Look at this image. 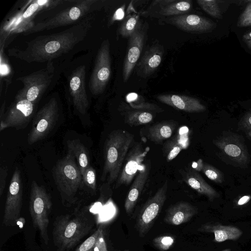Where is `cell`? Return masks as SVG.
Returning <instances> with one entry per match:
<instances>
[{
    "label": "cell",
    "instance_id": "6da1fadb",
    "mask_svg": "<svg viewBox=\"0 0 251 251\" xmlns=\"http://www.w3.org/2000/svg\"><path fill=\"white\" fill-rule=\"evenodd\" d=\"M90 17L64 31L40 36L28 42L24 49L9 50L10 55L28 63L50 61L71 50L86 36L91 27Z\"/></svg>",
    "mask_w": 251,
    "mask_h": 251
},
{
    "label": "cell",
    "instance_id": "7a4b0ae2",
    "mask_svg": "<svg viewBox=\"0 0 251 251\" xmlns=\"http://www.w3.org/2000/svg\"><path fill=\"white\" fill-rule=\"evenodd\" d=\"M94 224L84 210L57 216L53 224L52 238L57 251L73 249L92 230Z\"/></svg>",
    "mask_w": 251,
    "mask_h": 251
},
{
    "label": "cell",
    "instance_id": "3957f363",
    "mask_svg": "<svg viewBox=\"0 0 251 251\" xmlns=\"http://www.w3.org/2000/svg\"><path fill=\"white\" fill-rule=\"evenodd\" d=\"M134 135L123 129L111 131L104 145V165L100 180L107 179L108 184L116 181L130 148L132 147Z\"/></svg>",
    "mask_w": 251,
    "mask_h": 251
},
{
    "label": "cell",
    "instance_id": "277c9868",
    "mask_svg": "<svg viewBox=\"0 0 251 251\" xmlns=\"http://www.w3.org/2000/svg\"><path fill=\"white\" fill-rule=\"evenodd\" d=\"M53 178L62 201L72 204L76 200V193L83 183L82 176L76 159L68 152L58 160L52 170Z\"/></svg>",
    "mask_w": 251,
    "mask_h": 251
},
{
    "label": "cell",
    "instance_id": "5b68a950",
    "mask_svg": "<svg viewBox=\"0 0 251 251\" xmlns=\"http://www.w3.org/2000/svg\"><path fill=\"white\" fill-rule=\"evenodd\" d=\"M50 194L45 187L33 180L31 182L29 197V212L34 228L46 245L49 241L48 227L49 215L52 208Z\"/></svg>",
    "mask_w": 251,
    "mask_h": 251
},
{
    "label": "cell",
    "instance_id": "8992f818",
    "mask_svg": "<svg viewBox=\"0 0 251 251\" xmlns=\"http://www.w3.org/2000/svg\"><path fill=\"white\" fill-rule=\"evenodd\" d=\"M58 115L57 102L52 98L37 113L28 135V143L32 145L46 137L55 125Z\"/></svg>",
    "mask_w": 251,
    "mask_h": 251
},
{
    "label": "cell",
    "instance_id": "52a82bcc",
    "mask_svg": "<svg viewBox=\"0 0 251 251\" xmlns=\"http://www.w3.org/2000/svg\"><path fill=\"white\" fill-rule=\"evenodd\" d=\"M111 73L110 43L106 39L102 42L98 50L89 80V87L92 94L97 95L103 92L110 79Z\"/></svg>",
    "mask_w": 251,
    "mask_h": 251
},
{
    "label": "cell",
    "instance_id": "ba28073f",
    "mask_svg": "<svg viewBox=\"0 0 251 251\" xmlns=\"http://www.w3.org/2000/svg\"><path fill=\"white\" fill-rule=\"evenodd\" d=\"M96 1L94 0L79 1L75 5L64 10L54 17L37 24L27 32L41 31L74 23L85 15Z\"/></svg>",
    "mask_w": 251,
    "mask_h": 251
},
{
    "label": "cell",
    "instance_id": "9c48e42d",
    "mask_svg": "<svg viewBox=\"0 0 251 251\" xmlns=\"http://www.w3.org/2000/svg\"><path fill=\"white\" fill-rule=\"evenodd\" d=\"M23 184L21 171L16 168L9 185L5 204L2 224L15 226L21 217L23 200Z\"/></svg>",
    "mask_w": 251,
    "mask_h": 251
},
{
    "label": "cell",
    "instance_id": "30bf717a",
    "mask_svg": "<svg viewBox=\"0 0 251 251\" xmlns=\"http://www.w3.org/2000/svg\"><path fill=\"white\" fill-rule=\"evenodd\" d=\"M168 180L144 204L137 219L136 228L140 236H144L151 227L167 199Z\"/></svg>",
    "mask_w": 251,
    "mask_h": 251
},
{
    "label": "cell",
    "instance_id": "8fae6325",
    "mask_svg": "<svg viewBox=\"0 0 251 251\" xmlns=\"http://www.w3.org/2000/svg\"><path fill=\"white\" fill-rule=\"evenodd\" d=\"M53 75V71L47 68L18 78L24 86L15 98H25L34 104L51 82Z\"/></svg>",
    "mask_w": 251,
    "mask_h": 251
},
{
    "label": "cell",
    "instance_id": "7c38bea8",
    "mask_svg": "<svg viewBox=\"0 0 251 251\" xmlns=\"http://www.w3.org/2000/svg\"><path fill=\"white\" fill-rule=\"evenodd\" d=\"M34 104L25 98L17 99L10 106L0 120V131L9 127L25 128L33 115Z\"/></svg>",
    "mask_w": 251,
    "mask_h": 251
},
{
    "label": "cell",
    "instance_id": "4fadbf2b",
    "mask_svg": "<svg viewBox=\"0 0 251 251\" xmlns=\"http://www.w3.org/2000/svg\"><path fill=\"white\" fill-rule=\"evenodd\" d=\"M149 150V148L144 149L140 143H136L132 146L125 158L114 188L130 183L143 165Z\"/></svg>",
    "mask_w": 251,
    "mask_h": 251
},
{
    "label": "cell",
    "instance_id": "5bb4252c",
    "mask_svg": "<svg viewBox=\"0 0 251 251\" xmlns=\"http://www.w3.org/2000/svg\"><path fill=\"white\" fill-rule=\"evenodd\" d=\"M86 67L80 66L72 73L69 89L75 108L81 115L87 113L89 101L85 88Z\"/></svg>",
    "mask_w": 251,
    "mask_h": 251
},
{
    "label": "cell",
    "instance_id": "9a60e30c",
    "mask_svg": "<svg viewBox=\"0 0 251 251\" xmlns=\"http://www.w3.org/2000/svg\"><path fill=\"white\" fill-rule=\"evenodd\" d=\"M146 27L141 25L129 37L127 53L123 68V80L126 82L138 63L143 50L146 36Z\"/></svg>",
    "mask_w": 251,
    "mask_h": 251
},
{
    "label": "cell",
    "instance_id": "2e32d148",
    "mask_svg": "<svg viewBox=\"0 0 251 251\" xmlns=\"http://www.w3.org/2000/svg\"><path fill=\"white\" fill-rule=\"evenodd\" d=\"M214 143L223 152L233 161L241 164L248 162L249 154L238 135L231 133L223 135Z\"/></svg>",
    "mask_w": 251,
    "mask_h": 251
},
{
    "label": "cell",
    "instance_id": "e0dca14e",
    "mask_svg": "<svg viewBox=\"0 0 251 251\" xmlns=\"http://www.w3.org/2000/svg\"><path fill=\"white\" fill-rule=\"evenodd\" d=\"M171 24L186 32H207L213 30L215 24L209 19L195 15L184 14L169 19Z\"/></svg>",
    "mask_w": 251,
    "mask_h": 251
},
{
    "label": "cell",
    "instance_id": "ac0fdd59",
    "mask_svg": "<svg viewBox=\"0 0 251 251\" xmlns=\"http://www.w3.org/2000/svg\"><path fill=\"white\" fill-rule=\"evenodd\" d=\"M164 52L163 47L159 44L148 47L135 66L137 75L146 78L152 74L160 64Z\"/></svg>",
    "mask_w": 251,
    "mask_h": 251
},
{
    "label": "cell",
    "instance_id": "d6986e66",
    "mask_svg": "<svg viewBox=\"0 0 251 251\" xmlns=\"http://www.w3.org/2000/svg\"><path fill=\"white\" fill-rule=\"evenodd\" d=\"M157 99L162 103L186 112H201L206 110L198 99L187 96L163 94L157 96Z\"/></svg>",
    "mask_w": 251,
    "mask_h": 251
},
{
    "label": "cell",
    "instance_id": "ffe728a7",
    "mask_svg": "<svg viewBox=\"0 0 251 251\" xmlns=\"http://www.w3.org/2000/svg\"><path fill=\"white\" fill-rule=\"evenodd\" d=\"M179 172L182 179L188 186L200 194L206 196L210 201L220 197L219 194L204 180L198 171L186 168Z\"/></svg>",
    "mask_w": 251,
    "mask_h": 251
},
{
    "label": "cell",
    "instance_id": "44dd1931",
    "mask_svg": "<svg viewBox=\"0 0 251 251\" xmlns=\"http://www.w3.org/2000/svg\"><path fill=\"white\" fill-rule=\"evenodd\" d=\"M198 213V209L186 201H180L170 207L166 212L164 222L178 226L187 222Z\"/></svg>",
    "mask_w": 251,
    "mask_h": 251
},
{
    "label": "cell",
    "instance_id": "7402d4cb",
    "mask_svg": "<svg viewBox=\"0 0 251 251\" xmlns=\"http://www.w3.org/2000/svg\"><path fill=\"white\" fill-rule=\"evenodd\" d=\"M149 173V165L143 164L130 186L125 202L124 207L127 214L132 212L148 179Z\"/></svg>",
    "mask_w": 251,
    "mask_h": 251
},
{
    "label": "cell",
    "instance_id": "603a6c76",
    "mask_svg": "<svg viewBox=\"0 0 251 251\" xmlns=\"http://www.w3.org/2000/svg\"><path fill=\"white\" fill-rule=\"evenodd\" d=\"M198 231L213 233L215 236L214 240L217 242H222L226 240H237L243 233L237 227L211 222L202 225L198 228Z\"/></svg>",
    "mask_w": 251,
    "mask_h": 251
},
{
    "label": "cell",
    "instance_id": "cb8c5ba5",
    "mask_svg": "<svg viewBox=\"0 0 251 251\" xmlns=\"http://www.w3.org/2000/svg\"><path fill=\"white\" fill-rule=\"evenodd\" d=\"M176 124L174 121H163L153 125L147 129L146 137L149 140L160 144L171 137Z\"/></svg>",
    "mask_w": 251,
    "mask_h": 251
},
{
    "label": "cell",
    "instance_id": "d4e9b609",
    "mask_svg": "<svg viewBox=\"0 0 251 251\" xmlns=\"http://www.w3.org/2000/svg\"><path fill=\"white\" fill-rule=\"evenodd\" d=\"M67 145L68 152L75 156L82 176L85 170L90 166L87 148L78 139L68 140Z\"/></svg>",
    "mask_w": 251,
    "mask_h": 251
},
{
    "label": "cell",
    "instance_id": "484cf974",
    "mask_svg": "<svg viewBox=\"0 0 251 251\" xmlns=\"http://www.w3.org/2000/svg\"><path fill=\"white\" fill-rule=\"evenodd\" d=\"M191 0L176 1L163 6L160 14L163 16H179L185 14L192 9Z\"/></svg>",
    "mask_w": 251,
    "mask_h": 251
},
{
    "label": "cell",
    "instance_id": "4316f807",
    "mask_svg": "<svg viewBox=\"0 0 251 251\" xmlns=\"http://www.w3.org/2000/svg\"><path fill=\"white\" fill-rule=\"evenodd\" d=\"M153 115L149 112L134 111L127 114L126 122L131 126L150 123L153 120Z\"/></svg>",
    "mask_w": 251,
    "mask_h": 251
},
{
    "label": "cell",
    "instance_id": "83f0119b",
    "mask_svg": "<svg viewBox=\"0 0 251 251\" xmlns=\"http://www.w3.org/2000/svg\"><path fill=\"white\" fill-rule=\"evenodd\" d=\"M140 25L138 15L127 16L120 27L119 34L124 37L129 38Z\"/></svg>",
    "mask_w": 251,
    "mask_h": 251
},
{
    "label": "cell",
    "instance_id": "f1b7e54d",
    "mask_svg": "<svg viewBox=\"0 0 251 251\" xmlns=\"http://www.w3.org/2000/svg\"><path fill=\"white\" fill-rule=\"evenodd\" d=\"M181 137L177 136L173 138L166 145V160L170 162L175 159L180 151L186 147L183 145Z\"/></svg>",
    "mask_w": 251,
    "mask_h": 251
},
{
    "label": "cell",
    "instance_id": "f546056e",
    "mask_svg": "<svg viewBox=\"0 0 251 251\" xmlns=\"http://www.w3.org/2000/svg\"><path fill=\"white\" fill-rule=\"evenodd\" d=\"M59 1L53 0H35L28 6L22 15L24 20L31 18L34 14L39 11L43 9L44 8L49 7L50 5L55 6L57 2Z\"/></svg>",
    "mask_w": 251,
    "mask_h": 251
},
{
    "label": "cell",
    "instance_id": "4dcf8cb0",
    "mask_svg": "<svg viewBox=\"0 0 251 251\" xmlns=\"http://www.w3.org/2000/svg\"><path fill=\"white\" fill-rule=\"evenodd\" d=\"M198 4L206 13L215 18H221L220 8L215 0H198Z\"/></svg>",
    "mask_w": 251,
    "mask_h": 251
},
{
    "label": "cell",
    "instance_id": "1f68e13d",
    "mask_svg": "<svg viewBox=\"0 0 251 251\" xmlns=\"http://www.w3.org/2000/svg\"><path fill=\"white\" fill-rule=\"evenodd\" d=\"M201 171L215 183H221L224 180V175L220 171L206 163H203Z\"/></svg>",
    "mask_w": 251,
    "mask_h": 251
},
{
    "label": "cell",
    "instance_id": "d6a6232c",
    "mask_svg": "<svg viewBox=\"0 0 251 251\" xmlns=\"http://www.w3.org/2000/svg\"><path fill=\"white\" fill-rule=\"evenodd\" d=\"M103 230V226L101 225L91 235L79 245L75 251H94L97 239Z\"/></svg>",
    "mask_w": 251,
    "mask_h": 251
},
{
    "label": "cell",
    "instance_id": "836d02e7",
    "mask_svg": "<svg viewBox=\"0 0 251 251\" xmlns=\"http://www.w3.org/2000/svg\"><path fill=\"white\" fill-rule=\"evenodd\" d=\"M174 242V238L169 235L158 236L152 240L153 245L162 251L169 250L173 246Z\"/></svg>",
    "mask_w": 251,
    "mask_h": 251
},
{
    "label": "cell",
    "instance_id": "e575fe53",
    "mask_svg": "<svg viewBox=\"0 0 251 251\" xmlns=\"http://www.w3.org/2000/svg\"><path fill=\"white\" fill-rule=\"evenodd\" d=\"M83 183L93 191L96 190V173L95 170L90 166L82 175Z\"/></svg>",
    "mask_w": 251,
    "mask_h": 251
},
{
    "label": "cell",
    "instance_id": "d590c367",
    "mask_svg": "<svg viewBox=\"0 0 251 251\" xmlns=\"http://www.w3.org/2000/svg\"><path fill=\"white\" fill-rule=\"evenodd\" d=\"M237 25L239 27L251 25V2L247 3L238 19Z\"/></svg>",
    "mask_w": 251,
    "mask_h": 251
},
{
    "label": "cell",
    "instance_id": "8d00e7d4",
    "mask_svg": "<svg viewBox=\"0 0 251 251\" xmlns=\"http://www.w3.org/2000/svg\"><path fill=\"white\" fill-rule=\"evenodd\" d=\"M240 129L248 132L251 130V110L248 111L239 123Z\"/></svg>",
    "mask_w": 251,
    "mask_h": 251
},
{
    "label": "cell",
    "instance_id": "74e56055",
    "mask_svg": "<svg viewBox=\"0 0 251 251\" xmlns=\"http://www.w3.org/2000/svg\"><path fill=\"white\" fill-rule=\"evenodd\" d=\"M7 176V168L5 166H1L0 168V196H1L4 190Z\"/></svg>",
    "mask_w": 251,
    "mask_h": 251
},
{
    "label": "cell",
    "instance_id": "f35d334b",
    "mask_svg": "<svg viewBox=\"0 0 251 251\" xmlns=\"http://www.w3.org/2000/svg\"><path fill=\"white\" fill-rule=\"evenodd\" d=\"M94 251H108L103 235V230L101 232L97 239Z\"/></svg>",
    "mask_w": 251,
    "mask_h": 251
},
{
    "label": "cell",
    "instance_id": "ab89813d",
    "mask_svg": "<svg viewBox=\"0 0 251 251\" xmlns=\"http://www.w3.org/2000/svg\"><path fill=\"white\" fill-rule=\"evenodd\" d=\"M251 199V197L250 196H245L242 197L239 201H238V204L239 205H241L247 203Z\"/></svg>",
    "mask_w": 251,
    "mask_h": 251
},
{
    "label": "cell",
    "instance_id": "60d3db41",
    "mask_svg": "<svg viewBox=\"0 0 251 251\" xmlns=\"http://www.w3.org/2000/svg\"><path fill=\"white\" fill-rule=\"evenodd\" d=\"M25 222V218L21 217L17 221V225H18L20 228H22L24 226Z\"/></svg>",
    "mask_w": 251,
    "mask_h": 251
},
{
    "label": "cell",
    "instance_id": "b9f144b4",
    "mask_svg": "<svg viewBox=\"0 0 251 251\" xmlns=\"http://www.w3.org/2000/svg\"><path fill=\"white\" fill-rule=\"evenodd\" d=\"M123 11L122 8L119 9L115 13V18L120 19L123 17Z\"/></svg>",
    "mask_w": 251,
    "mask_h": 251
},
{
    "label": "cell",
    "instance_id": "7bdbcfd3",
    "mask_svg": "<svg viewBox=\"0 0 251 251\" xmlns=\"http://www.w3.org/2000/svg\"><path fill=\"white\" fill-rule=\"evenodd\" d=\"M243 40L244 41L251 40V31L244 34Z\"/></svg>",
    "mask_w": 251,
    "mask_h": 251
},
{
    "label": "cell",
    "instance_id": "ee69618b",
    "mask_svg": "<svg viewBox=\"0 0 251 251\" xmlns=\"http://www.w3.org/2000/svg\"><path fill=\"white\" fill-rule=\"evenodd\" d=\"M5 102L3 103L1 107L0 111V120L2 119L4 115Z\"/></svg>",
    "mask_w": 251,
    "mask_h": 251
},
{
    "label": "cell",
    "instance_id": "f6af8a7d",
    "mask_svg": "<svg viewBox=\"0 0 251 251\" xmlns=\"http://www.w3.org/2000/svg\"><path fill=\"white\" fill-rule=\"evenodd\" d=\"M248 47L251 50V40L244 41Z\"/></svg>",
    "mask_w": 251,
    "mask_h": 251
},
{
    "label": "cell",
    "instance_id": "bcb514c9",
    "mask_svg": "<svg viewBox=\"0 0 251 251\" xmlns=\"http://www.w3.org/2000/svg\"><path fill=\"white\" fill-rule=\"evenodd\" d=\"M247 132V135H248L249 138L251 140V130Z\"/></svg>",
    "mask_w": 251,
    "mask_h": 251
},
{
    "label": "cell",
    "instance_id": "7dc6e473",
    "mask_svg": "<svg viewBox=\"0 0 251 251\" xmlns=\"http://www.w3.org/2000/svg\"><path fill=\"white\" fill-rule=\"evenodd\" d=\"M222 251H231V250L230 249H227L224 250Z\"/></svg>",
    "mask_w": 251,
    "mask_h": 251
},
{
    "label": "cell",
    "instance_id": "c3c4849f",
    "mask_svg": "<svg viewBox=\"0 0 251 251\" xmlns=\"http://www.w3.org/2000/svg\"><path fill=\"white\" fill-rule=\"evenodd\" d=\"M129 251V250H125V251Z\"/></svg>",
    "mask_w": 251,
    "mask_h": 251
}]
</instances>
